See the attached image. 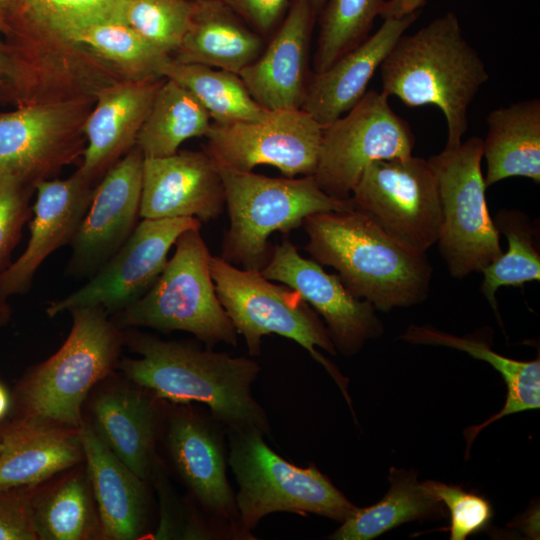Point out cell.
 Masks as SVG:
<instances>
[{
  "label": "cell",
  "mask_w": 540,
  "mask_h": 540,
  "mask_svg": "<svg viewBox=\"0 0 540 540\" xmlns=\"http://www.w3.org/2000/svg\"><path fill=\"white\" fill-rule=\"evenodd\" d=\"M302 225L312 259L337 270L347 289L375 309L389 312L426 300L433 273L426 253L403 246L362 213L320 212Z\"/></svg>",
  "instance_id": "obj_1"
},
{
  "label": "cell",
  "mask_w": 540,
  "mask_h": 540,
  "mask_svg": "<svg viewBox=\"0 0 540 540\" xmlns=\"http://www.w3.org/2000/svg\"><path fill=\"white\" fill-rule=\"evenodd\" d=\"M382 92L406 106L434 105L447 125L446 147L462 141L468 108L489 79L457 15L446 12L411 35H402L380 65Z\"/></svg>",
  "instance_id": "obj_2"
},
{
  "label": "cell",
  "mask_w": 540,
  "mask_h": 540,
  "mask_svg": "<svg viewBox=\"0 0 540 540\" xmlns=\"http://www.w3.org/2000/svg\"><path fill=\"white\" fill-rule=\"evenodd\" d=\"M129 342L140 357L122 361L121 368L139 386L174 403H203L230 429L269 432L266 415L251 394L260 371L253 360L144 334Z\"/></svg>",
  "instance_id": "obj_3"
},
{
  "label": "cell",
  "mask_w": 540,
  "mask_h": 540,
  "mask_svg": "<svg viewBox=\"0 0 540 540\" xmlns=\"http://www.w3.org/2000/svg\"><path fill=\"white\" fill-rule=\"evenodd\" d=\"M126 2L9 0L6 45L18 63L25 99L42 102L79 96L86 79L71 38L97 23L123 22Z\"/></svg>",
  "instance_id": "obj_4"
},
{
  "label": "cell",
  "mask_w": 540,
  "mask_h": 540,
  "mask_svg": "<svg viewBox=\"0 0 540 540\" xmlns=\"http://www.w3.org/2000/svg\"><path fill=\"white\" fill-rule=\"evenodd\" d=\"M217 166L230 221L220 257L243 269L262 270L271 255L272 233L288 234L315 213L354 209L351 198L329 196L313 175L273 178Z\"/></svg>",
  "instance_id": "obj_5"
},
{
  "label": "cell",
  "mask_w": 540,
  "mask_h": 540,
  "mask_svg": "<svg viewBox=\"0 0 540 540\" xmlns=\"http://www.w3.org/2000/svg\"><path fill=\"white\" fill-rule=\"evenodd\" d=\"M200 229L184 231L149 290L119 311L122 325L186 331L208 345L235 346L237 331L222 307L210 271L211 253Z\"/></svg>",
  "instance_id": "obj_6"
},
{
  "label": "cell",
  "mask_w": 540,
  "mask_h": 540,
  "mask_svg": "<svg viewBox=\"0 0 540 540\" xmlns=\"http://www.w3.org/2000/svg\"><path fill=\"white\" fill-rule=\"evenodd\" d=\"M258 428L231 429L235 504L248 530L274 512L313 513L343 522L354 506L314 465L297 467L271 450Z\"/></svg>",
  "instance_id": "obj_7"
},
{
  "label": "cell",
  "mask_w": 540,
  "mask_h": 540,
  "mask_svg": "<svg viewBox=\"0 0 540 540\" xmlns=\"http://www.w3.org/2000/svg\"><path fill=\"white\" fill-rule=\"evenodd\" d=\"M210 271L217 297L248 353L260 354L261 340L269 334L289 338L320 363L334 378L347 401L346 382L316 347L335 355V346L319 315L295 290L272 283L260 271L238 268L212 256Z\"/></svg>",
  "instance_id": "obj_8"
},
{
  "label": "cell",
  "mask_w": 540,
  "mask_h": 540,
  "mask_svg": "<svg viewBox=\"0 0 540 540\" xmlns=\"http://www.w3.org/2000/svg\"><path fill=\"white\" fill-rule=\"evenodd\" d=\"M70 313L69 336L31 374L22 395L29 419L79 428L82 403L117 359L121 334L102 307H79Z\"/></svg>",
  "instance_id": "obj_9"
},
{
  "label": "cell",
  "mask_w": 540,
  "mask_h": 540,
  "mask_svg": "<svg viewBox=\"0 0 540 540\" xmlns=\"http://www.w3.org/2000/svg\"><path fill=\"white\" fill-rule=\"evenodd\" d=\"M482 145L483 139L471 137L427 159L437 177L442 210L436 243L455 279L481 272L503 253L485 198Z\"/></svg>",
  "instance_id": "obj_10"
},
{
  "label": "cell",
  "mask_w": 540,
  "mask_h": 540,
  "mask_svg": "<svg viewBox=\"0 0 540 540\" xmlns=\"http://www.w3.org/2000/svg\"><path fill=\"white\" fill-rule=\"evenodd\" d=\"M350 198L356 211L415 252L426 253L438 240L441 201L427 159L410 155L370 163Z\"/></svg>",
  "instance_id": "obj_11"
},
{
  "label": "cell",
  "mask_w": 540,
  "mask_h": 540,
  "mask_svg": "<svg viewBox=\"0 0 540 540\" xmlns=\"http://www.w3.org/2000/svg\"><path fill=\"white\" fill-rule=\"evenodd\" d=\"M93 96L31 102L0 112V174L35 188L82 156Z\"/></svg>",
  "instance_id": "obj_12"
},
{
  "label": "cell",
  "mask_w": 540,
  "mask_h": 540,
  "mask_svg": "<svg viewBox=\"0 0 540 540\" xmlns=\"http://www.w3.org/2000/svg\"><path fill=\"white\" fill-rule=\"evenodd\" d=\"M388 98L382 91H367L345 116L323 127L313 176L329 196L350 199L370 163L412 155L415 136Z\"/></svg>",
  "instance_id": "obj_13"
},
{
  "label": "cell",
  "mask_w": 540,
  "mask_h": 540,
  "mask_svg": "<svg viewBox=\"0 0 540 540\" xmlns=\"http://www.w3.org/2000/svg\"><path fill=\"white\" fill-rule=\"evenodd\" d=\"M193 217L143 219L117 252L79 289L49 303L55 317L79 307L119 312L144 295L164 269L168 252L188 229H200Z\"/></svg>",
  "instance_id": "obj_14"
},
{
  "label": "cell",
  "mask_w": 540,
  "mask_h": 540,
  "mask_svg": "<svg viewBox=\"0 0 540 540\" xmlns=\"http://www.w3.org/2000/svg\"><path fill=\"white\" fill-rule=\"evenodd\" d=\"M323 126L302 108L271 111L258 121L211 123L206 151L220 165L252 171L270 165L287 177L314 175Z\"/></svg>",
  "instance_id": "obj_15"
},
{
  "label": "cell",
  "mask_w": 540,
  "mask_h": 540,
  "mask_svg": "<svg viewBox=\"0 0 540 540\" xmlns=\"http://www.w3.org/2000/svg\"><path fill=\"white\" fill-rule=\"evenodd\" d=\"M260 273L298 292L323 318L335 349L345 355L358 352L367 340L383 332L369 301L353 295L337 274L327 273L313 259L301 256L289 240L272 248Z\"/></svg>",
  "instance_id": "obj_16"
},
{
  "label": "cell",
  "mask_w": 540,
  "mask_h": 540,
  "mask_svg": "<svg viewBox=\"0 0 540 540\" xmlns=\"http://www.w3.org/2000/svg\"><path fill=\"white\" fill-rule=\"evenodd\" d=\"M144 155L135 145L95 187L71 241L68 273L92 276L126 242L140 217Z\"/></svg>",
  "instance_id": "obj_17"
},
{
  "label": "cell",
  "mask_w": 540,
  "mask_h": 540,
  "mask_svg": "<svg viewBox=\"0 0 540 540\" xmlns=\"http://www.w3.org/2000/svg\"><path fill=\"white\" fill-rule=\"evenodd\" d=\"M225 194L215 160L205 151H178L143 162L140 217H193L202 222L223 212Z\"/></svg>",
  "instance_id": "obj_18"
},
{
  "label": "cell",
  "mask_w": 540,
  "mask_h": 540,
  "mask_svg": "<svg viewBox=\"0 0 540 540\" xmlns=\"http://www.w3.org/2000/svg\"><path fill=\"white\" fill-rule=\"evenodd\" d=\"M96 185L77 171L69 178L43 180L35 185L30 238L22 254L0 273V300L27 292L44 260L71 243Z\"/></svg>",
  "instance_id": "obj_19"
},
{
  "label": "cell",
  "mask_w": 540,
  "mask_h": 540,
  "mask_svg": "<svg viewBox=\"0 0 540 540\" xmlns=\"http://www.w3.org/2000/svg\"><path fill=\"white\" fill-rule=\"evenodd\" d=\"M164 78L121 81L97 90L84 133L86 147L77 172L98 184L135 145Z\"/></svg>",
  "instance_id": "obj_20"
},
{
  "label": "cell",
  "mask_w": 540,
  "mask_h": 540,
  "mask_svg": "<svg viewBox=\"0 0 540 540\" xmlns=\"http://www.w3.org/2000/svg\"><path fill=\"white\" fill-rule=\"evenodd\" d=\"M315 13L309 0H294L268 47L239 76L264 109L302 106L308 84V56Z\"/></svg>",
  "instance_id": "obj_21"
},
{
  "label": "cell",
  "mask_w": 540,
  "mask_h": 540,
  "mask_svg": "<svg viewBox=\"0 0 540 540\" xmlns=\"http://www.w3.org/2000/svg\"><path fill=\"white\" fill-rule=\"evenodd\" d=\"M420 11L384 19L380 28L322 72L309 79L301 108L323 127L353 108L367 92L396 41L417 20Z\"/></svg>",
  "instance_id": "obj_22"
},
{
  "label": "cell",
  "mask_w": 540,
  "mask_h": 540,
  "mask_svg": "<svg viewBox=\"0 0 540 540\" xmlns=\"http://www.w3.org/2000/svg\"><path fill=\"white\" fill-rule=\"evenodd\" d=\"M85 71L102 85L164 78L172 58L121 21L83 28L71 38Z\"/></svg>",
  "instance_id": "obj_23"
},
{
  "label": "cell",
  "mask_w": 540,
  "mask_h": 540,
  "mask_svg": "<svg viewBox=\"0 0 540 540\" xmlns=\"http://www.w3.org/2000/svg\"><path fill=\"white\" fill-rule=\"evenodd\" d=\"M79 434L105 536L137 538L145 514L143 479L111 451L96 430L82 424Z\"/></svg>",
  "instance_id": "obj_24"
},
{
  "label": "cell",
  "mask_w": 540,
  "mask_h": 540,
  "mask_svg": "<svg viewBox=\"0 0 540 540\" xmlns=\"http://www.w3.org/2000/svg\"><path fill=\"white\" fill-rule=\"evenodd\" d=\"M0 490L38 484L76 464L83 454L78 431L28 419L1 433Z\"/></svg>",
  "instance_id": "obj_25"
},
{
  "label": "cell",
  "mask_w": 540,
  "mask_h": 540,
  "mask_svg": "<svg viewBox=\"0 0 540 540\" xmlns=\"http://www.w3.org/2000/svg\"><path fill=\"white\" fill-rule=\"evenodd\" d=\"M168 446L180 476L200 503L217 515H232L235 498L214 428L196 417L178 415L169 426Z\"/></svg>",
  "instance_id": "obj_26"
},
{
  "label": "cell",
  "mask_w": 540,
  "mask_h": 540,
  "mask_svg": "<svg viewBox=\"0 0 540 540\" xmlns=\"http://www.w3.org/2000/svg\"><path fill=\"white\" fill-rule=\"evenodd\" d=\"M262 47L261 37L240 23L221 0H196L190 26L172 59L239 75Z\"/></svg>",
  "instance_id": "obj_27"
},
{
  "label": "cell",
  "mask_w": 540,
  "mask_h": 540,
  "mask_svg": "<svg viewBox=\"0 0 540 540\" xmlns=\"http://www.w3.org/2000/svg\"><path fill=\"white\" fill-rule=\"evenodd\" d=\"M482 155L487 187L510 177L540 183V100L515 102L491 111Z\"/></svg>",
  "instance_id": "obj_28"
},
{
  "label": "cell",
  "mask_w": 540,
  "mask_h": 540,
  "mask_svg": "<svg viewBox=\"0 0 540 540\" xmlns=\"http://www.w3.org/2000/svg\"><path fill=\"white\" fill-rule=\"evenodd\" d=\"M411 344L446 346L468 353L483 360L497 370L507 386L503 408L484 423L470 427L465 435L473 441L486 426L510 414L539 409L540 407V361H519L493 351L487 343L470 337H458L433 327L410 325L399 337Z\"/></svg>",
  "instance_id": "obj_29"
},
{
  "label": "cell",
  "mask_w": 540,
  "mask_h": 540,
  "mask_svg": "<svg viewBox=\"0 0 540 540\" xmlns=\"http://www.w3.org/2000/svg\"><path fill=\"white\" fill-rule=\"evenodd\" d=\"M96 432L137 476L145 479L155 432L154 410L134 391L108 392L94 403Z\"/></svg>",
  "instance_id": "obj_30"
},
{
  "label": "cell",
  "mask_w": 540,
  "mask_h": 540,
  "mask_svg": "<svg viewBox=\"0 0 540 540\" xmlns=\"http://www.w3.org/2000/svg\"><path fill=\"white\" fill-rule=\"evenodd\" d=\"M210 120L206 109L189 90L164 78L139 131L136 146L145 158L173 155L186 140L206 136Z\"/></svg>",
  "instance_id": "obj_31"
},
{
  "label": "cell",
  "mask_w": 540,
  "mask_h": 540,
  "mask_svg": "<svg viewBox=\"0 0 540 540\" xmlns=\"http://www.w3.org/2000/svg\"><path fill=\"white\" fill-rule=\"evenodd\" d=\"M390 489L376 504L356 508L331 535L335 540H370L413 520L443 512L442 502L415 474L391 469Z\"/></svg>",
  "instance_id": "obj_32"
},
{
  "label": "cell",
  "mask_w": 540,
  "mask_h": 540,
  "mask_svg": "<svg viewBox=\"0 0 540 540\" xmlns=\"http://www.w3.org/2000/svg\"><path fill=\"white\" fill-rule=\"evenodd\" d=\"M162 76L189 90L214 123L258 121L271 112L253 99L238 74L227 70L180 63L171 58L164 66Z\"/></svg>",
  "instance_id": "obj_33"
},
{
  "label": "cell",
  "mask_w": 540,
  "mask_h": 540,
  "mask_svg": "<svg viewBox=\"0 0 540 540\" xmlns=\"http://www.w3.org/2000/svg\"><path fill=\"white\" fill-rule=\"evenodd\" d=\"M493 221L498 232L506 236L508 249L481 271V291L497 313L499 288L540 280V254L535 229L522 212L503 209Z\"/></svg>",
  "instance_id": "obj_34"
},
{
  "label": "cell",
  "mask_w": 540,
  "mask_h": 540,
  "mask_svg": "<svg viewBox=\"0 0 540 540\" xmlns=\"http://www.w3.org/2000/svg\"><path fill=\"white\" fill-rule=\"evenodd\" d=\"M385 0H327L320 11L314 71L322 72L369 37Z\"/></svg>",
  "instance_id": "obj_35"
},
{
  "label": "cell",
  "mask_w": 540,
  "mask_h": 540,
  "mask_svg": "<svg viewBox=\"0 0 540 540\" xmlns=\"http://www.w3.org/2000/svg\"><path fill=\"white\" fill-rule=\"evenodd\" d=\"M37 539L79 540L90 530L91 513L86 486L73 478L33 505Z\"/></svg>",
  "instance_id": "obj_36"
},
{
  "label": "cell",
  "mask_w": 540,
  "mask_h": 540,
  "mask_svg": "<svg viewBox=\"0 0 540 540\" xmlns=\"http://www.w3.org/2000/svg\"><path fill=\"white\" fill-rule=\"evenodd\" d=\"M195 6L196 0H127L123 22L172 57L190 26Z\"/></svg>",
  "instance_id": "obj_37"
},
{
  "label": "cell",
  "mask_w": 540,
  "mask_h": 540,
  "mask_svg": "<svg viewBox=\"0 0 540 540\" xmlns=\"http://www.w3.org/2000/svg\"><path fill=\"white\" fill-rule=\"evenodd\" d=\"M425 482L450 512L451 540H465L488 526L493 512L489 501L484 497L467 492L458 486L432 480Z\"/></svg>",
  "instance_id": "obj_38"
},
{
  "label": "cell",
  "mask_w": 540,
  "mask_h": 540,
  "mask_svg": "<svg viewBox=\"0 0 540 540\" xmlns=\"http://www.w3.org/2000/svg\"><path fill=\"white\" fill-rule=\"evenodd\" d=\"M34 190L14 176L0 174V273L10 264V255L32 215L29 200Z\"/></svg>",
  "instance_id": "obj_39"
},
{
  "label": "cell",
  "mask_w": 540,
  "mask_h": 540,
  "mask_svg": "<svg viewBox=\"0 0 540 540\" xmlns=\"http://www.w3.org/2000/svg\"><path fill=\"white\" fill-rule=\"evenodd\" d=\"M33 505L19 488L0 490V540L37 539Z\"/></svg>",
  "instance_id": "obj_40"
},
{
  "label": "cell",
  "mask_w": 540,
  "mask_h": 540,
  "mask_svg": "<svg viewBox=\"0 0 540 540\" xmlns=\"http://www.w3.org/2000/svg\"><path fill=\"white\" fill-rule=\"evenodd\" d=\"M221 1L262 32L274 27L288 3V0Z\"/></svg>",
  "instance_id": "obj_41"
},
{
  "label": "cell",
  "mask_w": 540,
  "mask_h": 540,
  "mask_svg": "<svg viewBox=\"0 0 540 540\" xmlns=\"http://www.w3.org/2000/svg\"><path fill=\"white\" fill-rule=\"evenodd\" d=\"M21 100V76L11 49L0 45V103L18 105Z\"/></svg>",
  "instance_id": "obj_42"
},
{
  "label": "cell",
  "mask_w": 540,
  "mask_h": 540,
  "mask_svg": "<svg viewBox=\"0 0 540 540\" xmlns=\"http://www.w3.org/2000/svg\"><path fill=\"white\" fill-rule=\"evenodd\" d=\"M426 2L427 0H387L382 7L380 16L383 19L400 18L420 11L426 5Z\"/></svg>",
  "instance_id": "obj_43"
},
{
  "label": "cell",
  "mask_w": 540,
  "mask_h": 540,
  "mask_svg": "<svg viewBox=\"0 0 540 540\" xmlns=\"http://www.w3.org/2000/svg\"><path fill=\"white\" fill-rule=\"evenodd\" d=\"M9 0H0V45H5L8 33L7 12Z\"/></svg>",
  "instance_id": "obj_44"
},
{
  "label": "cell",
  "mask_w": 540,
  "mask_h": 540,
  "mask_svg": "<svg viewBox=\"0 0 540 540\" xmlns=\"http://www.w3.org/2000/svg\"><path fill=\"white\" fill-rule=\"evenodd\" d=\"M9 407V396L5 388L0 384V419L6 414Z\"/></svg>",
  "instance_id": "obj_45"
},
{
  "label": "cell",
  "mask_w": 540,
  "mask_h": 540,
  "mask_svg": "<svg viewBox=\"0 0 540 540\" xmlns=\"http://www.w3.org/2000/svg\"><path fill=\"white\" fill-rule=\"evenodd\" d=\"M327 0H309L315 14L320 13Z\"/></svg>",
  "instance_id": "obj_46"
},
{
  "label": "cell",
  "mask_w": 540,
  "mask_h": 540,
  "mask_svg": "<svg viewBox=\"0 0 540 540\" xmlns=\"http://www.w3.org/2000/svg\"><path fill=\"white\" fill-rule=\"evenodd\" d=\"M9 308L5 303V300H0V321L7 317Z\"/></svg>",
  "instance_id": "obj_47"
},
{
  "label": "cell",
  "mask_w": 540,
  "mask_h": 540,
  "mask_svg": "<svg viewBox=\"0 0 540 540\" xmlns=\"http://www.w3.org/2000/svg\"><path fill=\"white\" fill-rule=\"evenodd\" d=\"M1 449H2V436H1V433H0V452H1Z\"/></svg>",
  "instance_id": "obj_48"
}]
</instances>
